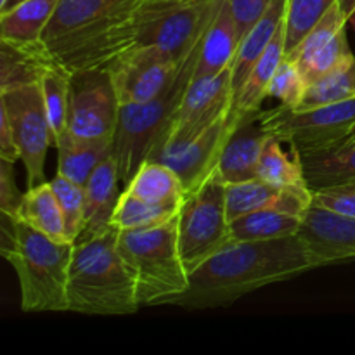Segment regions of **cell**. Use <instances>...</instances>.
Returning <instances> with one entry per match:
<instances>
[{"label":"cell","mask_w":355,"mask_h":355,"mask_svg":"<svg viewBox=\"0 0 355 355\" xmlns=\"http://www.w3.org/2000/svg\"><path fill=\"white\" fill-rule=\"evenodd\" d=\"M321 263L300 234L266 241H229L189 274V286L168 305L211 309L245 295L319 269Z\"/></svg>","instance_id":"obj_1"},{"label":"cell","mask_w":355,"mask_h":355,"mask_svg":"<svg viewBox=\"0 0 355 355\" xmlns=\"http://www.w3.org/2000/svg\"><path fill=\"white\" fill-rule=\"evenodd\" d=\"M142 0H59L42 45L66 73L107 69L134 47L132 17Z\"/></svg>","instance_id":"obj_2"},{"label":"cell","mask_w":355,"mask_h":355,"mask_svg":"<svg viewBox=\"0 0 355 355\" xmlns=\"http://www.w3.org/2000/svg\"><path fill=\"white\" fill-rule=\"evenodd\" d=\"M75 243H59L17 217L0 215V253L19 281L23 312H68V274Z\"/></svg>","instance_id":"obj_3"},{"label":"cell","mask_w":355,"mask_h":355,"mask_svg":"<svg viewBox=\"0 0 355 355\" xmlns=\"http://www.w3.org/2000/svg\"><path fill=\"white\" fill-rule=\"evenodd\" d=\"M120 229L80 238L68 274V312L130 315L141 309L134 277L118 252Z\"/></svg>","instance_id":"obj_4"},{"label":"cell","mask_w":355,"mask_h":355,"mask_svg":"<svg viewBox=\"0 0 355 355\" xmlns=\"http://www.w3.org/2000/svg\"><path fill=\"white\" fill-rule=\"evenodd\" d=\"M118 252L134 277L141 307L168 305L189 286L179 248V215L155 227L120 231Z\"/></svg>","instance_id":"obj_5"},{"label":"cell","mask_w":355,"mask_h":355,"mask_svg":"<svg viewBox=\"0 0 355 355\" xmlns=\"http://www.w3.org/2000/svg\"><path fill=\"white\" fill-rule=\"evenodd\" d=\"M198 54L200 45L184 59L177 75L158 96L144 103L121 106L113 137V156L116 159L120 182L123 187L149 158L155 142L179 110L184 94L193 80Z\"/></svg>","instance_id":"obj_6"},{"label":"cell","mask_w":355,"mask_h":355,"mask_svg":"<svg viewBox=\"0 0 355 355\" xmlns=\"http://www.w3.org/2000/svg\"><path fill=\"white\" fill-rule=\"evenodd\" d=\"M222 0H142L132 17L134 47H156L182 62L200 45Z\"/></svg>","instance_id":"obj_7"},{"label":"cell","mask_w":355,"mask_h":355,"mask_svg":"<svg viewBox=\"0 0 355 355\" xmlns=\"http://www.w3.org/2000/svg\"><path fill=\"white\" fill-rule=\"evenodd\" d=\"M263 128L302 156L345 144L355 135V99L307 110L277 106L263 110Z\"/></svg>","instance_id":"obj_8"},{"label":"cell","mask_w":355,"mask_h":355,"mask_svg":"<svg viewBox=\"0 0 355 355\" xmlns=\"http://www.w3.org/2000/svg\"><path fill=\"white\" fill-rule=\"evenodd\" d=\"M229 241L225 184L211 175L200 189L187 193L179 211V248L189 274Z\"/></svg>","instance_id":"obj_9"},{"label":"cell","mask_w":355,"mask_h":355,"mask_svg":"<svg viewBox=\"0 0 355 355\" xmlns=\"http://www.w3.org/2000/svg\"><path fill=\"white\" fill-rule=\"evenodd\" d=\"M0 110L7 113L26 170V189L45 182V156L54 137L40 85L26 83L0 90Z\"/></svg>","instance_id":"obj_10"},{"label":"cell","mask_w":355,"mask_h":355,"mask_svg":"<svg viewBox=\"0 0 355 355\" xmlns=\"http://www.w3.org/2000/svg\"><path fill=\"white\" fill-rule=\"evenodd\" d=\"M232 103V66L210 78L191 80L179 110L155 142L148 159L179 148L180 144L207 130L214 121L231 110Z\"/></svg>","instance_id":"obj_11"},{"label":"cell","mask_w":355,"mask_h":355,"mask_svg":"<svg viewBox=\"0 0 355 355\" xmlns=\"http://www.w3.org/2000/svg\"><path fill=\"white\" fill-rule=\"evenodd\" d=\"M121 104L107 69L69 73L68 128L75 137H114Z\"/></svg>","instance_id":"obj_12"},{"label":"cell","mask_w":355,"mask_h":355,"mask_svg":"<svg viewBox=\"0 0 355 355\" xmlns=\"http://www.w3.org/2000/svg\"><path fill=\"white\" fill-rule=\"evenodd\" d=\"M182 62L156 47H132L107 68L121 106L158 96L173 80Z\"/></svg>","instance_id":"obj_13"},{"label":"cell","mask_w":355,"mask_h":355,"mask_svg":"<svg viewBox=\"0 0 355 355\" xmlns=\"http://www.w3.org/2000/svg\"><path fill=\"white\" fill-rule=\"evenodd\" d=\"M238 120L239 114L231 107L207 130L180 144L179 148L162 153L159 156L153 158V162H162L175 170L187 193H193V191L200 189L215 173L222 149H224L229 135L234 130Z\"/></svg>","instance_id":"obj_14"},{"label":"cell","mask_w":355,"mask_h":355,"mask_svg":"<svg viewBox=\"0 0 355 355\" xmlns=\"http://www.w3.org/2000/svg\"><path fill=\"white\" fill-rule=\"evenodd\" d=\"M298 234L321 267L355 260V217L311 205Z\"/></svg>","instance_id":"obj_15"},{"label":"cell","mask_w":355,"mask_h":355,"mask_svg":"<svg viewBox=\"0 0 355 355\" xmlns=\"http://www.w3.org/2000/svg\"><path fill=\"white\" fill-rule=\"evenodd\" d=\"M262 118L263 110L239 114L238 123L222 149L214 173L225 186L259 177L260 155L267 139L270 137L269 132L263 128Z\"/></svg>","instance_id":"obj_16"},{"label":"cell","mask_w":355,"mask_h":355,"mask_svg":"<svg viewBox=\"0 0 355 355\" xmlns=\"http://www.w3.org/2000/svg\"><path fill=\"white\" fill-rule=\"evenodd\" d=\"M225 203L229 222L236 217L260 210H281L304 217L312 205V193L286 189L257 177L225 186Z\"/></svg>","instance_id":"obj_17"},{"label":"cell","mask_w":355,"mask_h":355,"mask_svg":"<svg viewBox=\"0 0 355 355\" xmlns=\"http://www.w3.org/2000/svg\"><path fill=\"white\" fill-rule=\"evenodd\" d=\"M241 38V31L229 2L222 0L207 33L201 38L193 78H210L231 68L234 64Z\"/></svg>","instance_id":"obj_18"},{"label":"cell","mask_w":355,"mask_h":355,"mask_svg":"<svg viewBox=\"0 0 355 355\" xmlns=\"http://www.w3.org/2000/svg\"><path fill=\"white\" fill-rule=\"evenodd\" d=\"M114 156L104 159L85 182V229L80 238L97 234L111 227V217L123 191ZM78 238V239H80ZM76 239V241H78Z\"/></svg>","instance_id":"obj_19"},{"label":"cell","mask_w":355,"mask_h":355,"mask_svg":"<svg viewBox=\"0 0 355 355\" xmlns=\"http://www.w3.org/2000/svg\"><path fill=\"white\" fill-rule=\"evenodd\" d=\"M58 149V173L85 186L94 170L113 155V137L80 139L71 132L55 142Z\"/></svg>","instance_id":"obj_20"},{"label":"cell","mask_w":355,"mask_h":355,"mask_svg":"<svg viewBox=\"0 0 355 355\" xmlns=\"http://www.w3.org/2000/svg\"><path fill=\"white\" fill-rule=\"evenodd\" d=\"M284 14H286V0H272L267 6L263 16L255 23V26L241 38L234 64H232V90L234 94L238 92L253 66L262 58L266 49L269 47L272 38L283 26Z\"/></svg>","instance_id":"obj_21"},{"label":"cell","mask_w":355,"mask_h":355,"mask_svg":"<svg viewBox=\"0 0 355 355\" xmlns=\"http://www.w3.org/2000/svg\"><path fill=\"white\" fill-rule=\"evenodd\" d=\"M59 0H23L0 12V40L14 45H40L42 35Z\"/></svg>","instance_id":"obj_22"},{"label":"cell","mask_w":355,"mask_h":355,"mask_svg":"<svg viewBox=\"0 0 355 355\" xmlns=\"http://www.w3.org/2000/svg\"><path fill=\"white\" fill-rule=\"evenodd\" d=\"M286 58L284 51V23L272 38L269 47L262 54V58L257 61L250 75L234 94V103L232 110L238 114L252 113V111L262 110V103L266 97H269V85L274 78V73L279 68L283 59Z\"/></svg>","instance_id":"obj_23"},{"label":"cell","mask_w":355,"mask_h":355,"mask_svg":"<svg viewBox=\"0 0 355 355\" xmlns=\"http://www.w3.org/2000/svg\"><path fill=\"white\" fill-rule=\"evenodd\" d=\"M128 193L155 205L182 207L187 196L182 180L173 168L162 162L146 159L130 182L123 187Z\"/></svg>","instance_id":"obj_24"},{"label":"cell","mask_w":355,"mask_h":355,"mask_svg":"<svg viewBox=\"0 0 355 355\" xmlns=\"http://www.w3.org/2000/svg\"><path fill=\"white\" fill-rule=\"evenodd\" d=\"M16 217L54 241L69 243L66 238L61 205H59L51 182H42L35 187H28L26 193L23 194L19 208H17Z\"/></svg>","instance_id":"obj_25"},{"label":"cell","mask_w":355,"mask_h":355,"mask_svg":"<svg viewBox=\"0 0 355 355\" xmlns=\"http://www.w3.org/2000/svg\"><path fill=\"white\" fill-rule=\"evenodd\" d=\"M311 191L355 184V142L302 156Z\"/></svg>","instance_id":"obj_26"},{"label":"cell","mask_w":355,"mask_h":355,"mask_svg":"<svg viewBox=\"0 0 355 355\" xmlns=\"http://www.w3.org/2000/svg\"><path fill=\"white\" fill-rule=\"evenodd\" d=\"M55 66L44 45H14L0 40V90L38 83L42 73Z\"/></svg>","instance_id":"obj_27"},{"label":"cell","mask_w":355,"mask_h":355,"mask_svg":"<svg viewBox=\"0 0 355 355\" xmlns=\"http://www.w3.org/2000/svg\"><path fill=\"white\" fill-rule=\"evenodd\" d=\"M259 177L270 184L286 187V189L312 193L307 177H305L300 153L293 148H290V151H284L283 141L272 134L267 139L262 155H260Z\"/></svg>","instance_id":"obj_28"},{"label":"cell","mask_w":355,"mask_h":355,"mask_svg":"<svg viewBox=\"0 0 355 355\" xmlns=\"http://www.w3.org/2000/svg\"><path fill=\"white\" fill-rule=\"evenodd\" d=\"M304 217L281 210H260L229 222L231 241H266L300 232Z\"/></svg>","instance_id":"obj_29"},{"label":"cell","mask_w":355,"mask_h":355,"mask_svg":"<svg viewBox=\"0 0 355 355\" xmlns=\"http://www.w3.org/2000/svg\"><path fill=\"white\" fill-rule=\"evenodd\" d=\"M179 211L180 208L149 203V201L123 189L120 201L114 208L113 217H111V225L120 231L155 227V225H162L175 218Z\"/></svg>","instance_id":"obj_30"},{"label":"cell","mask_w":355,"mask_h":355,"mask_svg":"<svg viewBox=\"0 0 355 355\" xmlns=\"http://www.w3.org/2000/svg\"><path fill=\"white\" fill-rule=\"evenodd\" d=\"M42 96H44L45 110H47L49 123L52 128L54 144L68 134V111H69V73L59 66H49L42 73L40 80Z\"/></svg>","instance_id":"obj_31"},{"label":"cell","mask_w":355,"mask_h":355,"mask_svg":"<svg viewBox=\"0 0 355 355\" xmlns=\"http://www.w3.org/2000/svg\"><path fill=\"white\" fill-rule=\"evenodd\" d=\"M354 58L355 55L352 49H350L345 28L335 38H331L324 45H321L318 51L311 52L307 55H302V58H297L293 62L298 66L302 75H304L307 85H311L315 80L322 78V76L329 75L335 69L345 66Z\"/></svg>","instance_id":"obj_32"},{"label":"cell","mask_w":355,"mask_h":355,"mask_svg":"<svg viewBox=\"0 0 355 355\" xmlns=\"http://www.w3.org/2000/svg\"><path fill=\"white\" fill-rule=\"evenodd\" d=\"M336 0H286L284 51L290 55Z\"/></svg>","instance_id":"obj_33"},{"label":"cell","mask_w":355,"mask_h":355,"mask_svg":"<svg viewBox=\"0 0 355 355\" xmlns=\"http://www.w3.org/2000/svg\"><path fill=\"white\" fill-rule=\"evenodd\" d=\"M349 99H355V58L342 68L311 83L298 110Z\"/></svg>","instance_id":"obj_34"},{"label":"cell","mask_w":355,"mask_h":355,"mask_svg":"<svg viewBox=\"0 0 355 355\" xmlns=\"http://www.w3.org/2000/svg\"><path fill=\"white\" fill-rule=\"evenodd\" d=\"M51 186L61 205L66 238L69 243H76L85 229V189L59 173L51 180Z\"/></svg>","instance_id":"obj_35"},{"label":"cell","mask_w":355,"mask_h":355,"mask_svg":"<svg viewBox=\"0 0 355 355\" xmlns=\"http://www.w3.org/2000/svg\"><path fill=\"white\" fill-rule=\"evenodd\" d=\"M307 82L293 61L284 58L274 73L269 85V97H276L281 104L291 110H298L307 92Z\"/></svg>","instance_id":"obj_36"},{"label":"cell","mask_w":355,"mask_h":355,"mask_svg":"<svg viewBox=\"0 0 355 355\" xmlns=\"http://www.w3.org/2000/svg\"><path fill=\"white\" fill-rule=\"evenodd\" d=\"M312 205L326 208L329 211L355 217V184L324 187L312 191Z\"/></svg>","instance_id":"obj_37"},{"label":"cell","mask_w":355,"mask_h":355,"mask_svg":"<svg viewBox=\"0 0 355 355\" xmlns=\"http://www.w3.org/2000/svg\"><path fill=\"white\" fill-rule=\"evenodd\" d=\"M23 194L14 179V163L0 158V214L16 217Z\"/></svg>","instance_id":"obj_38"},{"label":"cell","mask_w":355,"mask_h":355,"mask_svg":"<svg viewBox=\"0 0 355 355\" xmlns=\"http://www.w3.org/2000/svg\"><path fill=\"white\" fill-rule=\"evenodd\" d=\"M227 2L234 14L241 37H245L255 26V23L263 16L267 6H269L267 0H227Z\"/></svg>","instance_id":"obj_39"},{"label":"cell","mask_w":355,"mask_h":355,"mask_svg":"<svg viewBox=\"0 0 355 355\" xmlns=\"http://www.w3.org/2000/svg\"><path fill=\"white\" fill-rule=\"evenodd\" d=\"M0 158L12 163L21 162L19 149L14 141L12 128H10L9 118L3 110H0Z\"/></svg>","instance_id":"obj_40"},{"label":"cell","mask_w":355,"mask_h":355,"mask_svg":"<svg viewBox=\"0 0 355 355\" xmlns=\"http://www.w3.org/2000/svg\"><path fill=\"white\" fill-rule=\"evenodd\" d=\"M23 2V0H7L6 2V6L2 7V9H0V12H3V10H9V9H12L14 6H17V3H21Z\"/></svg>","instance_id":"obj_41"},{"label":"cell","mask_w":355,"mask_h":355,"mask_svg":"<svg viewBox=\"0 0 355 355\" xmlns=\"http://www.w3.org/2000/svg\"><path fill=\"white\" fill-rule=\"evenodd\" d=\"M343 3H345L347 9L350 10V12L354 14V7H355V0H343Z\"/></svg>","instance_id":"obj_42"},{"label":"cell","mask_w":355,"mask_h":355,"mask_svg":"<svg viewBox=\"0 0 355 355\" xmlns=\"http://www.w3.org/2000/svg\"><path fill=\"white\" fill-rule=\"evenodd\" d=\"M6 2H7V0H0V9H2V7L6 6Z\"/></svg>","instance_id":"obj_43"},{"label":"cell","mask_w":355,"mask_h":355,"mask_svg":"<svg viewBox=\"0 0 355 355\" xmlns=\"http://www.w3.org/2000/svg\"><path fill=\"white\" fill-rule=\"evenodd\" d=\"M352 19H354V24H355V7H354V14H352Z\"/></svg>","instance_id":"obj_44"},{"label":"cell","mask_w":355,"mask_h":355,"mask_svg":"<svg viewBox=\"0 0 355 355\" xmlns=\"http://www.w3.org/2000/svg\"><path fill=\"white\" fill-rule=\"evenodd\" d=\"M175 2H191V0H175Z\"/></svg>","instance_id":"obj_45"},{"label":"cell","mask_w":355,"mask_h":355,"mask_svg":"<svg viewBox=\"0 0 355 355\" xmlns=\"http://www.w3.org/2000/svg\"><path fill=\"white\" fill-rule=\"evenodd\" d=\"M349 142H355V135H354V137L352 139H350V141ZM345 144H347V142H345Z\"/></svg>","instance_id":"obj_46"},{"label":"cell","mask_w":355,"mask_h":355,"mask_svg":"<svg viewBox=\"0 0 355 355\" xmlns=\"http://www.w3.org/2000/svg\"><path fill=\"white\" fill-rule=\"evenodd\" d=\"M267 2H269V3H270V2H272V0H267Z\"/></svg>","instance_id":"obj_47"}]
</instances>
